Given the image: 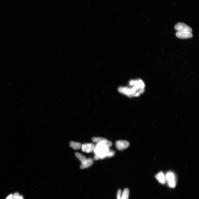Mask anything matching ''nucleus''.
<instances>
[{
	"mask_svg": "<svg viewBox=\"0 0 199 199\" xmlns=\"http://www.w3.org/2000/svg\"><path fill=\"white\" fill-rule=\"evenodd\" d=\"M128 86L119 87V93L130 97H137L144 94L146 89V84L140 79H132L128 82Z\"/></svg>",
	"mask_w": 199,
	"mask_h": 199,
	"instance_id": "f257e3e1",
	"label": "nucleus"
},
{
	"mask_svg": "<svg viewBox=\"0 0 199 199\" xmlns=\"http://www.w3.org/2000/svg\"><path fill=\"white\" fill-rule=\"evenodd\" d=\"M112 145V143L106 139L97 143L94 150L95 154L103 153H106L110 150V147Z\"/></svg>",
	"mask_w": 199,
	"mask_h": 199,
	"instance_id": "f03ea898",
	"label": "nucleus"
},
{
	"mask_svg": "<svg viewBox=\"0 0 199 199\" xmlns=\"http://www.w3.org/2000/svg\"><path fill=\"white\" fill-rule=\"evenodd\" d=\"M177 31H187L192 32V30L190 27L185 24L180 23L177 24L174 27Z\"/></svg>",
	"mask_w": 199,
	"mask_h": 199,
	"instance_id": "7ed1b4c3",
	"label": "nucleus"
},
{
	"mask_svg": "<svg viewBox=\"0 0 199 199\" xmlns=\"http://www.w3.org/2000/svg\"><path fill=\"white\" fill-rule=\"evenodd\" d=\"M116 147L120 150H123L128 148L130 145L129 142L126 140H119L116 142Z\"/></svg>",
	"mask_w": 199,
	"mask_h": 199,
	"instance_id": "20e7f679",
	"label": "nucleus"
},
{
	"mask_svg": "<svg viewBox=\"0 0 199 199\" xmlns=\"http://www.w3.org/2000/svg\"><path fill=\"white\" fill-rule=\"evenodd\" d=\"M95 145L92 143H86L81 145V149L83 152L89 153L93 151Z\"/></svg>",
	"mask_w": 199,
	"mask_h": 199,
	"instance_id": "39448f33",
	"label": "nucleus"
},
{
	"mask_svg": "<svg viewBox=\"0 0 199 199\" xmlns=\"http://www.w3.org/2000/svg\"><path fill=\"white\" fill-rule=\"evenodd\" d=\"M176 35L178 38L182 39L189 38L193 36L191 32L187 31H177Z\"/></svg>",
	"mask_w": 199,
	"mask_h": 199,
	"instance_id": "423d86ee",
	"label": "nucleus"
},
{
	"mask_svg": "<svg viewBox=\"0 0 199 199\" xmlns=\"http://www.w3.org/2000/svg\"><path fill=\"white\" fill-rule=\"evenodd\" d=\"M155 178L158 181L162 184L165 183L166 181L165 175L162 172H159L156 175Z\"/></svg>",
	"mask_w": 199,
	"mask_h": 199,
	"instance_id": "0eeeda50",
	"label": "nucleus"
},
{
	"mask_svg": "<svg viewBox=\"0 0 199 199\" xmlns=\"http://www.w3.org/2000/svg\"><path fill=\"white\" fill-rule=\"evenodd\" d=\"M93 162L94 160L93 159L91 158L87 159L85 162L84 164H81L80 168L83 169L89 168L92 165Z\"/></svg>",
	"mask_w": 199,
	"mask_h": 199,
	"instance_id": "6e6552de",
	"label": "nucleus"
},
{
	"mask_svg": "<svg viewBox=\"0 0 199 199\" xmlns=\"http://www.w3.org/2000/svg\"><path fill=\"white\" fill-rule=\"evenodd\" d=\"M166 181L168 182L175 180V175L171 172H168L165 175Z\"/></svg>",
	"mask_w": 199,
	"mask_h": 199,
	"instance_id": "1a4fd4ad",
	"label": "nucleus"
},
{
	"mask_svg": "<svg viewBox=\"0 0 199 199\" xmlns=\"http://www.w3.org/2000/svg\"><path fill=\"white\" fill-rule=\"evenodd\" d=\"M81 145V143L79 142H71L70 143V146L74 150H77L80 149Z\"/></svg>",
	"mask_w": 199,
	"mask_h": 199,
	"instance_id": "9d476101",
	"label": "nucleus"
},
{
	"mask_svg": "<svg viewBox=\"0 0 199 199\" xmlns=\"http://www.w3.org/2000/svg\"><path fill=\"white\" fill-rule=\"evenodd\" d=\"M76 157L80 161L81 164H83L85 162L87 159L84 155L78 152H76L75 153Z\"/></svg>",
	"mask_w": 199,
	"mask_h": 199,
	"instance_id": "9b49d317",
	"label": "nucleus"
},
{
	"mask_svg": "<svg viewBox=\"0 0 199 199\" xmlns=\"http://www.w3.org/2000/svg\"><path fill=\"white\" fill-rule=\"evenodd\" d=\"M129 191L128 188H125L121 193V199H128Z\"/></svg>",
	"mask_w": 199,
	"mask_h": 199,
	"instance_id": "f8f14e48",
	"label": "nucleus"
},
{
	"mask_svg": "<svg viewBox=\"0 0 199 199\" xmlns=\"http://www.w3.org/2000/svg\"><path fill=\"white\" fill-rule=\"evenodd\" d=\"M106 153H103L98 154H95L94 157V159L95 160H98L100 159H102L107 157Z\"/></svg>",
	"mask_w": 199,
	"mask_h": 199,
	"instance_id": "ddd939ff",
	"label": "nucleus"
},
{
	"mask_svg": "<svg viewBox=\"0 0 199 199\" xmlns=\"http://www.w3.org/2000/svg\"><path fill=\"white\" fill-rule=\"evenodd\" d=\"M105 139L104 138L100 137H93L92 139V141L97 144Z\"/></svg>",
	"mask_w": 199,
	"mask_h": 199,
	"instance_id": "4468645a",
	"label": "nucleus"
},
{
	"mask_svg": "<svg viewBox=\"0 0 199 199\" xmlns=\"http://www.w3.org/2000/svg\"><path fill=\"white\" fill-rule=\"evenodd\" d=\"M106 154H107V157H111L115 155V153L114 151L110 150L106 153Z\"/></svg>",
	"mask_w": 199,
	"mask_h": 199,
	"instance_id": "2eb2a0df",
	"label": "nucleus"
},
{
	"mask_svg": "<svg viewBox=\"0 0 199 199\" xmlns=\"http://www.w3.org/2000/svg\"><path fill=\"white\" fill-rule=\"evenodd\" d=\"M168 184L169 186L172 188H174L176 186V180L174 181L168 182Z\"/></svg>",
	"mask_w": 199,
	"mask_h": 199,
	"instance_id": "dca6fc26",
	"label": "nucleus"
},
{
	"mask_svg": "<svg viewBox=\"0 0 199 199\" xmlns=\"http://www.w3.org/2000/svg\"><path fill=\"white\" fill-rule=\"evenodd\" d=\"M121 190L119 189L117 195V199H121Z\"/></svg>",
	"mask_w": 199,
	"mask_h": 199,
	"instance_id": "f3484780",
	"label": "nucleus"
},
{
	"mask_svg": "<svg viewBox=\"0 0 199 199\" xmlns=\"http://www.w3.org/2000/svg\"><path fill=\"white\" fill-rule=\"evenodd\" d=\"M19 194L18 193H15L13 195V199H19Z\"/></svg>",
	"mask_w": 199,
	"mask_h": 199,
	"instance_id": "a211bd4d",
	"label": "nucleus"
},
{
	"mask_svg": "<svg viewBox=\"0 0 199 199\" xmlns=\"http://www.w3.org/2000/svg\"><path fill=\"white\" fill-rule=\"evenodd\" d=\"M13 196L12 194H10L8 196L6 199H13Z\"/></svg>",
	"mask_w": 199,
	"mask_h": 199,
	"instance_id": "6ab92c4d",
	"label": "nucleus"
},
{
	"mask_svg": "<svg viewBox=\"0 0 199 199\" xmlns=\"http://www.w3.org/2000/svg\"><path fill=\"white\" fill-rule=\"evenodd\" d=\"M19 199H24V198L22 196L19 195Z\"/></svg>",
	"mask_w": 199,
	"mask_h": 199,
	"instance_id": "aec40b11",
	"label": "nucleus"
}]
</instances>
